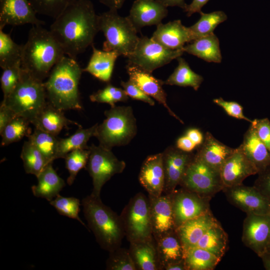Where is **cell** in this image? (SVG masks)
Masks as SVG:
<instances>
[{"label":"cell","mask_w":270,"mask_h":270,"mask_svg":"<svg viewBox=\"0 0 270 270\" xmlns=\"http://www.w3.org/2000/svg\"><path fill=\"white\" fill-rule=\"evenodd\" d=\"M82 72L76 60L64 56L44 82L48 103L62 111L82 110L78 84Z\"/></svg>","instance_id":"cell-3"},{"label":"cell","mask_w":270,"mask_h":270,"mask_svg":"<svg viewBox=\"0 0 270 270\" xmlns=\"http://www.w3.org/2000/svg\"><path fill=\"white\" fill-rule=\"evenodd\" d=\"M209 0H192L190 4H186L183 10L184 12L186 13V16H190L194 13H200L202 12V8L208 3Z\"/></svg>","instance_id":"cell-52"},{"label":"cell","mask_w":270,"mask_h":270,"mask_svg":"<svg viewBox=\"0 0 270 270\" xmlns=\"http://www.w3.org/2000/svg\"><path fill=\"white\" fill-rule=\"evenodd\" d=\"M218 222L210 210L184 222L175 229L182 246L184 256L189 249L195 246L210 228Z\"/></svg>","instance_id":"cell-22"},{"label":"cell","mask_w":270,"mask_h":270,"mask_svg":"<svg viewBox=\"0 0 270 270\" xmlns=\"http://www.w3.org/2000/svg\"><path fill=\"white\" fill-rule=\"evenodd\" d=\"M153 233L156 236L174 230V222L170 194L158 197L149 196Z\"/></svg>","instance_id":"cell-23"},{"label":"cell","mask_w":270,"mask_h":270,"mask_svg":"<svg viewBox=\"0 0 270 270\" xmlns=\"http://www.w3.org/2000/svg\"><path fill=\"white\" fill-rule=\"evenodd\" d=\"M90 98L92 102L108 104L112 108L116 106V104L118 102L127 101L128 96L123 88L110 84L104 88L92 94Z\"/></svg>","instance_id":"cell-43"},{"label":"cell","mask_w":270,"mask_h":270,"mask_svg":"<svg viewBox=\"0 0 270 270\" xmlns=\"http://www.w3.org/2000/svg\"><path fill=\"white\" fill-rule=\"evenodd\" d=\"M157 252L160 265L184 258V250L175 230L157 236Z\"/></svg>","instance_id":"cell-30"},{"label":"cell","mask_w":270,"mask_h":270,"mask_svg":"<svg viewBox=\"0 0 270 270\" xmlns=\"http://www.w3.org/2000/svg\"><path fill=\"white\" fill-rule=\"evenodd\" d=\"M213 102L222 108L228 116L238 120L248 121L250 123L252 122L244 115L242 106L237 102L226 101L222 98H214Z\"/></svg>","instance_id":"cell-47"},{"label":"cell","mask_w":270,"mask_h":270,"mask_svg":"<svg viewBox=\"0 0 270 270\" xmlns=\"http://www.w3.org/2000/svg\"><path fill=\"white\" fill-rule=\"evenodd\" d=\"M242 240L259 257L266 252L270 242V214H247L243 222Z\"/></svg>","instance_id":"cell-14"},{"label":"cell","mask_w":270,"mask_h":270,"mask_svg":"<svg viewBox=\"0 0 270 270\" xmlns=\"http://www.w3.org/2000/svg\"><path fill=\"white\" fill-rule=\"evenodd\" d=\"M182 50L208 62L220 63L222 60L219 40L214 33L192 41Z\"/></svg>","instance_id":"cell-29"},{"label":"cell","mask_w":270,"mask_h":270,"mask_svg":"<svg viewBox=\"0 0 270 270\" xmlns=\"http://www.w3.org/2000/svg\"><path fill=\"white\" fill-rule=\"evenodd\" d=\"M125 236L130 242L152 238L149 198L142 193L136 194L129 202L120 216Z\"/></svg>","instance_id":"cell-8"},{"label":"cell","mask_w":270,"mask_h":270,"mask_svg":"<svg viewBox=\"0 0 270 270\" xmlns=\"http://www.w3.org/2000/svg\"><path fill=\"white\" fill-rule=\"evenodd\" d=\"M126 0H98L110 10H118L123 6Z\"/></svg>","instance_id":"cell-55"},{"label":"cell","mask_w":270,"mask_h":270,"mask_svg":"<svg viewBox=\"0 0 270 270\" xmlns=\"http://www.w3.org/2000/svg\"><path fill=\"white\" fill-rule=\"evenodd\" d=\"M266 252H270V243L268 244Z\"/></svg>","instance_id":"cell-59"},{"label":"cell","mask_w":270,"mask_h":270,"mask_svg":"<svg viewBox=\"0 0 270 270\" xmlns=\"http://www.w3.org/2000/svg\"><path fill=\"white\" fill-rule=\"evenodd\" d=\"M30 124L28 120L22 116H15L0 133L2 136L1 145L8 146L20 140L24 136L28 137L32 134Z\"/></svg>","instance_id":"cell-40"},{"label":"cell","mask_w":270,"mask_h":270,"mask_svg":"<svg viewBox=\"0 0 270 270\" xmlns=\"http://www.w3.org/2000/svg\"><path fill=\"white\" fill-rule=\"evenodd\" d=\"M22 45L16 43L10 34L0 30V66L3 69L21 62Z\"/></svg>","instance_id":"cell-37"},{"label":"cell","mask_w":270,"mask_h":270,"mask_svg":"<svg viewBox=\"0 0 270 270\" xmlns=\"http://www.w3.org/2000/svg\"><path fill=\"white\" fill-rule=\"evenodd\" d=\"M50 204L60 215L76 220L86 228L79 217L80 206L79 199L74 197H64L59 194L50 201Z\"/></svg>","instance_id":"cell-42"},{"label":"cell","mask_w":270,"mask_h":270,"mask_svg":"<svg viewBox=\"0 0 270 270\" xmlns=\"http://www.w3.org/2000/svg\"><path fill=\"white\" fill-rule=\"evenodd\" d=\"M164 268L166 270H186L184 259L167 264Z\"/></svg>","instance_id":"cell-56"},{"label":"cell","mask_w":270,"mask_h":270,"mask_svg":"<svg viewBox=\"0 0 270 270\" xmlns=\"http://www.w3.org/2000/svg\"><path fill=\"white\" fill-rule=\"evenodd\" d=\"M176 59L178 65L173 72L164 81V84L190 86L198 90L204 80L203 77L194 72L184 58L180 56Z\"/></svg>","instance_id":"cell-33"},{"label":"cell","mask_w":270,"mask_h":270,"mask_svg":"<svg viewBox=\"0 0 270 270\" xmlns=\"http://www.w3.org/2000/svg\"><path fill=\"white\" fill-rule=\"evenodd\" d=\"M151 38L172 50H182L186 43L197 39L190 28L184 26L180 20L159 24Z\"/></svg>","instance_id":"cell-20"},{"label":"cell","mask_w":270,"mask_h":270,"mask_svg":"<svg viewBox=\"0 0 270 270\" xmlns=\"http://www.w3.org/2000/svg\"><path fill=\"white\" fill-rule=\"evenodd\" d=\"M2 102L32 124L48 102L44 82L21 68L18 83Z\"/></svg>","instance_id":"cell-5"},{"label":"cell","mask_w":270,"mask_h":270,"mask_svg":"<svg viewBox=\"0 0 270 270\" xmlns=\"http://www.w3.org/2000/svg\"><path fill=\"white\" fill-rule=\"evenodd\" d=\"M92 54L86 66L82 69L99 80L110 82L116 61L120 56L114 51L100 50L92 45Z\"/></svg>","instance_id":"cell-26"},{"label":"cell","mask_w":270,"mask_h":270,"mask_svg":"<svg viewBox=\"0 0 270 270\" xmlns=\"http://www.w3.org/2000/svg\"><path fill=\"white\" fill-rule=\"evenodd\" d=\"M138 178L150 196L158 197L162 195L165 184L162 152L149 156L146 158Z\"/></svg>","instance_id":"cell-21"},{"label":"cell","mask_w":270,"mask_h":270,"mask_svg":"<svg viewBox=\"0 0 270 270\" xmlns=\"http://www.w3.org/2000/svg\"><path fill=\"white\" fill-rule=\"evenodd\" d=\"M130 242V252L136 264L141 270H156L158 268L159 260L157 249L152 240Z\"/></svg>","instance_id":"cell-31"},{"label":"cell","mask_w":270,"mask_h":270,"mask_svg":"<svg viewBox=\"0 0 270 270\" xmlns=\"http://www.w3.org/2000/svg\"><path fill=\"white\" fill-rule=\"evenodd\" d=\"M109 270H136L137 268L130 250L120 247L110 252L106 262Z\"/></svg>","instance_id":"cell-44"},{"label":"cell","mask_w":270,"mask_h":270,"mask_svg":"<svg viewBox=\"0 0 270 270\" xmlns=\"http://www.w3.org/2000/svg\"><path fill=\"white\" fill-rule=\"evenodd\" d=\"M175 229L184 222L211 210V198L204 197L182 188L170 194Z\"/></svg>","instance_id":"cell-12"},{"label":"cell","mask_w":270,"mask_h":270,"mask_svg":"<svg viewBox=\"0 0 270 270\" xmlns=\"http://www.w3.org/2000/svg\"><path fill=\"white\" fill-rule=\"evenodd\" d=\"M227 200L247 214H270V200L254 186L238 185L224 188Z\"/></svg>","instance_id":"cell-13"},{"label":"cell","mask_w":270,"mask_h":270,"mask_svg":"<svg viewBox=\"0 0 270 270\" xmlns=\"http://www.w3.org/2000/svg\"><path fill=\"white\" fill-rule=\"evenodd\" d=\"M186 135L197 147L202 144L204 140V136L202 132L197 128H190L186 132Z\"/></svg>","instance_id":"cell-54"},{"label":"cell","mask_w":270,"mask_h":270,"mask_svg":"<svg viewBox=\"0 0 270 270\" xmlns=\"http://www.w3.org/2000/svg\"><path fill=\"white\" fill-rule=\"evenodd\" d=\"M36 14L56 18L72 0H28Z\"/></svg>","instance_id":"cell-45"},{"label":"cell","mask_w":270,"mask_h":270,"mask_svg":"<svg viewBox=\"0 0 270 270\" xmlns=\"http://www.w3.org/2000/svg\"><path fill=\"white\" fill-rule=\"evenodd\" d=\"M82 204L88 226L101 248L110 252L120 247L125 236L120 216L100 197L91 194L82 199Z\"/></svg>","instance_id":"cell-4"},{"label":"cell","mask_w":270,"mask_h":270,"mask_svg":"<svg viewBox=\"0 0 270 270\" xmlns=\"http://www.w3.org/2000/svg\"><path fill=\"white\" fill-rule=\"evenodd\" d=\"M200 14L198 20L189 27L197 39L213 34L217 26L228 18L225 12L221 10L210 13L201 12Z\"/></svg>","instance_id":"cell-39"},{"label":"cell","mask_w":270,"mask_h":270,"mask_svg":"<svg viewBox=\"0 0 270 270\" xmlns=\"http://www.w3.org/2000/svg\"><path fill=\"white\" fill-rule=\"evenodd\" d=\"M126 69L129 80L136 84L146 94L163 105L171 116L180 123L184 124V122L172 112L168 104L167 95L162 87L164 81L155 78L152 73L134 66L128 64Z\"/></svg>","instance_id":"cell-18"},{"label":"cell","mask_w":270,"mask_h":270,"mask_svg":"<svg viewBox=\"0 0 270 270\" xmlns=\"http://www.w3.org/2000/svg\"><path fill=\"white\" fill-rule=\"evenodd\" d=\"M100 31L105 40L103 50L114 51L128 57L134 50L140 37L138 31L128 16H122L116 10H110L98 16Z\"/></svg>","instance_id":"cell-7"},{"label":"cell","mask_w":270,"mask_h":270,"mask_svg":"<svg viewBox=\"0 0 270 270\" xmlns=\"http://www.w3.org/2000/svg\"><path fill=\"white\" fill-rule=\"evenodd\" d=\"M20 158L26 174L36 177L48 162L44 155L29 140L25 141L22 147Z\"/></svg>","instance_id":"cell-36"},{"label":"cell","mask_w":270,"mask_h":270,"mask_svg":"<svg viewBox=\"0 0 270 270\" xmlns=\"http://www.w3.org/2000/svg\"><path fill=\"white\" fill-rule=\"evenodd\" d=\"M105 120L98 124L94 136L99 144L108 149L128 144L137 133L130 106H114L104 112Z\"/></svg>","instance_id":"cell-6"},{"label":"cell","mask_w":270,"mask_h":270,"mask_svg":"<svg viewBox=\"0 0 270 270\" xmlns=\"http://www.w3.org/2000/svg\"><path fill=\"white\" fill-rule=\"evenodd\" d=\"M240 146L246 156L256 166L258 174L270 166V153L258 137L252 123L244 134Z\"/></svg>","instance_id":"cell-25"},{"label":"cell","mask_w":270,"mask_h":270,"mask_svg":"<svg viewBox=\"0 0 270 270\" xmlns=\"http://www.w3.org/2000/svg\"><path fill=\"white\" fill-rule=\"evenodd\" d=\"M236 148L226 146L206 132L202 144L197 147L195 156L211 167L220 171L225 161Z\"/></svg>","instance_id":"cell-24"},{"label":"cell","mask_w":270,"mask_h":270,"mask_svg":"<svg viewBox=\"0 0 270 270\" xmlns=\"http://www.w3.org/2000/svg\"><path fill=\"white\" fill-rule=\"evenodd\" d=\"M17 115L10 108L3 102L0 106V133L6 124Z\"/></svg>","instance_id":"cell-51"},{"label":"cell","mask_w":270,"mask_h":270,"mask_svg":"<svg viewBox=\"0 0 270 270\" xmlns=\"http://www.w3.org/2000/svg\"><path fill=\"white\" fill-rule=\"evenodd\" d=\"M52 162L48 163L36 177L38 184L32 186L33 194L50 202L54 198L65 186L64 180L54 168Z\"/></svg>","instance_id":"cell-27"},{"label":"cell","mask_w":270,"mask_h":270,"mask_svg":"<svg viewBox=\"0 0 270 270\" xmlns=\"http://www.w3.org/2000/svg\"><path fill=\"white\" fill-rule=\"evenodd\" d=\"M168 14L167 7L156 0H136L128 17L138 32L144 26H158Z\"/></svg>","instance_id":"cell-19"},{"label":"cell","mask_w":270,"mask_h":270,"mask_svg":"<svg viewBox=\"0 0 270 270\" xmlns=\"http://www.w3.org/2000/svg\"><path fill=\"white\" fill-rule=\"evenodd\" d=\"M90 156L86 166L92 178V196L100 197L104 185L114 175L122 173L126 164L124 161L119 160L112 152V150L100 145L92 144L90 146Z\"/></svg>","instance_id":"cell-9"},{"label":"cell","mask_w":270,"mask_h":270,"mask_svg":"<svg viewBox=\"0 0 270 270\" xmlns=\"http://www.w3.org/2000/svg\"><path fill=\"white\" fill-rule=\"evenodd\" d=\"M28 0H0V30L7 26L43 25Z\"/></svg>","instance_id":"cell-16"},{"label":"cell","mask_w":270,"mask_h":270,"mask_svg":"<svg viewBox=\"0 0 270 270\" xmlns=\"http://www.w3.org/2000/svg\"><path fill=\"white\" fill-rule=\"evenodd\" d=\"M220 174L224 188L242 184L247 177L258 174V170L240 146L224 163Z\"/></svg>","instance_id":"cell-17"},{"label":"cell","mask_w":270,"mask_h":270,"mask_svg":"<svg viewBox=\"0 0 270 270\" xmlns=\"http://www.w3.org/2000/svg\"><path fill=\"white\" fill-rule=\"evenodd\" d=\"M166 7L178 6L182 9L184 8L186 4L184 0H156Z\"/></svg>","instance_id":"cell-57"},{"label":"cell","mask_w":270,"mask_h":270,"mask_svg":"<svg viewBox=\"0 0 270 270\" xmlns=\"http://www.w3.org/2000/svg\"><path fill=\"white\" fill-rule=\"evenodd\" d=\"M258 174L254 186L270 200V166Z\"/></svg>","instance_id":"cell-50"},{"label":"cell","mask_w":270,"mask_h":270,"mask_svg":"<svg viewBox=\"0 0 270 270\" xmlns=\"http://www.w3.org/2000/svg\"><path fill=\"white\" fill-rule=\"evenodd\" d=\"M260 258L262 260L264 268L266 270H270V252H266Z\"/></svg>","instance_id":"cell-58"},{"label":"cell","mask_w":270,"mask_h":270,"mask_svg":"<svg viewBox=\"0 0 270 270\" xmlns=\"http://www.w3.org/2000/svg\"><path fill=\"white\" fill-rule=\"evenodd\" d=\"M98 16L90 0H72L54 19L50 30L65 54L76 60L78 55L93 45L100 31Z\"/></svg>","instance_id":"cell-1"},{"label":"cell","mask_w":270,"mask_h":270,"mask_svg":"<svg viewBox=\"0 0 270 270\" xmlns=\"http://www.w3.org/2000/svg\"><path fill=\"white\" fill-rule=\"evenodd\" d=\"M186 270H213L221 259L204 249L193 247L184 254Z\"/></svg>","instance_id":"cell-35"},{"label":"cell","mask_w":270,"mask_h":270,"mask_svg":"<svg viewBox=\"0 0 270 270\" xmlns=\"http://www.w3.org/2000/svg\"><path fill=\"white\" fill-rule=\"evenodd\" d=\"M32 124L36 128L56 136L64 128H67L70 124L80 126L78 123L66 118L64 111L54 108L48 102Z\"/></svg>","instance_id":"cell-28"},{"label":"cell","mask_w":270,"mask_h":270,"mask_svg":"<svg viewBox=\"0 0 270 270\" xmlns=\"http://www.w3.org/2000/svg\"><path fill=\"white\" fill-rule=\"evenodd\" d=\"M21 73V62L2 69L0 80L1 88L6 99L13 91L18 83Z\"/></svg>","instance_id":"cell-46"},{"label":"cell","mask_w":270,"mask_h":270,"mask_svg":"<svg viewBox=\"0 0 270 270\" xmlns=\"http://www.w3.org/2000/svg\"><path fill=\"white\" fill-rule=\"evenodd\" d=\"M98 124L87 128L80 126L74 134L70 136L58 139L56 159L63 158L70 152L77 149H88L87 143L94 136Z\"/></svg>","instance_id":"cell-34"},{"label":"cell","mask_w":270,"mask_h":270,"mask_svg":"<svg viewBox=\"0 0 270 270\" xmlns=\"http://www.w3.org/2000/svg\"><path fill=\"white\" fill-rule=\"evenodd\" d=\"M120 84L128 97L133 100L142 101L150 106H153L155 104V102L152 98L146 94L130 80L121 81Z\"/></svg>","instance_id":"cell-48"},{"label":"cell","mask_w":270,"mask_h":270,"mask_svg":"<svg viewBox=\"0 0 270 270\" xmlns=\"http://www.w3.org/2000/svg\"><path fill=\"white\" fill-rule=\"evenodd\" d=\"M182 50H172L162 46L152 38L142 36L134 52L128 57V64L152 73L156 69L181 56Z\"/></svg>","instance_id":"cell-10"},{"label":"cell","mask_w":270,"mask_h":270,"mask_svg":"<svg viewBox=\"0 0 270 270\" xmlns=\"http://www.w3.org/2000/svg\"><path fill=\"white\" fill-rule=\"evenodd\" d=\"M90 152L89 148L77 149L70 152L65 156L66 168L69 173L66 182L69 186L73 184L80 170L86 168Z\"/></svg>","instance_id":"cell-41"},{"label":"cell","mask_w":270,"mask_h":270,"mask_svg":"<svg viewBox=\"0 0 270 270\" xmlns=\"http://www.w3.org/2000/svg\"><path fill=\"white\" fill-rule=\"evenodd\" d=\"M48 162L56 160L58 139L56 136L38 128L28 137Z\"/></svg>","instance_id":"cell-38"},{"label":"cell","mask_w":270,"mask_h":270,"mask_svg":"<svg viewBox=\"0 0 270 270\" xmlns=\"http://www.w3.org/2000/svg\"><path fill=\"white\" fill-rule=\"evenodd\" d=\"M180 185L182 188L211 198L224 188L220 171L204 162L195 154Z\"/></svg>","instance_id":"cell-11"},{"label":"cell","mask_w":270,"mask_h":270,"mask_svg":"<svg viewBox=\"0 0 270 270\" xmlns=\"http://www.w3.org/2000/svg\"><path fill=\"white\" fill-rule=\"evenodd\" d=\"M228 244V236L218 222L210 228L194 247L206 250L222 259Z\"/></svg>","instance_id":"cell-32"},{"label":"cell","mask_w":270,"mask_h":270,"mask_svg":"<svg viewBox=\"0 0 270 270\" xmlns=\"http://www.w3.org/2000/svg\"><path fill=\"white\" fill-rule=\"evenodd\" d=\"M256 134L270 153V120L268 118L254 119L251 122Z\"/></svg>","instance_id":"cell-49"},{"label":"cell","mask_w":270,"mask_h":270,"mask_svg":"<svg viewBox=\"0 0 270 270\" xmlns=\"http://www.w3.org/2000/svg\"><path fill=\"white\" fill-rule=\"evenodd\" d=\"M176 146L178 149L186 152H192L197 147L186 134L177 140Z\"/></svg>","instance_id":"cell-53"},{"label":"cell","mask_w":270,"mask_h":270,"mask_svg":"<svg viewBox=\"0 0 270 270\" xmlns=\"http://www.w3.org/2000/svg\"><path fill=\"white\" fill-rule=\"evenodd\" d=\"M64 56L62 48L50 31L42 25H34L23 44L21 68L43 81Z\"/></svg>","instance_id":"cell-2"},{"label":"cell","mask_w":270,"mask_h":270,"mask_svg":"<svg viewBox=\"0 0 270 270\" xmlns=\"http://www.w3.org/2000/svg\"><path fill=\"white\" fill-rule=\"evenodd\" d=\"M194 154L182 151L176 146H168L162 152L165 174L164 192L166 194L173 192L180 184Z\"/></svg>","instance_id":"cell-15"}]
</instances>
